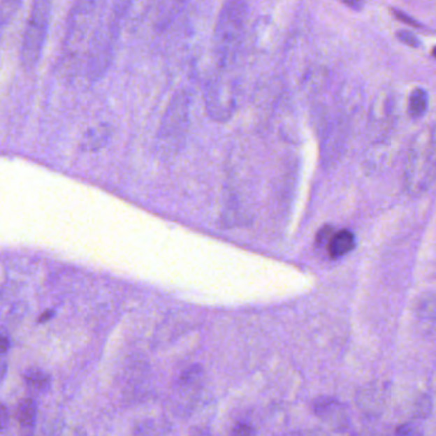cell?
<instances>
[{
	"label": "cell",
	"mask_w": 436,
	"mask_h": 436,
	"mask_svg": "<svg viewBox=\"0 0 436 436\" xmlns=\"http://www.w3.org/2000/svg\"><path fill=\"white\" fill-rule=\"evenodd\" d=\"M403 178L411 195H421L436 181V161L430 143V127L422 129L411 143Z\"/></svg>",
	"instance_id": "1"
},
{
	"label": "cell",
	"mask_w": 436,
	"mask_h": 436,
	"mask_svg": "<svg viewBox=\"0 0 436 436\" xmlns=\"http://www.w3.org/2000/svg\"><path fill=\"white\" fill-rule=\"evenodd\" d=\"M50 10L52 4L46 0L32 3L21 46V61L24 67H34L41 57L49 29Z\"/></svg>",
	"instance_id": "2"
},
{
	"label": "cell",
	"mask_w": 436,
	"mask_h": 436,
	"mask_svg": "<svg viewBox=\"0 0 436 436\" xmlns=\"http://www.w3.org/2000/svg\"><path fill=\"white\" fill-rule=\"evenodd\" d=\"M246 3L228 1L220 12L215 27V52L220 58L221 66L226 59L233 57L241 38L243 22L246 17Z\"/></svg>",
	"instance_id": "3"
},
{
	"label": "cell",
	"mask_w": 436,
	"mask_h": 436,
	"mask_svg": "<svg viewBox=\"0 0 436 436\" xmlns=\"http://www.w3.org/2000/svg\"><path fill=\"white\" fill-rule=\"evenodd\" d=\"M187 94H178L166 110L160 128V143L166 150H173L174 146L183 138L188 123Z\"/></svg>",
	"instance_id": "4"
},
{
	"label": "cell",
	"mask_w": 436,
	"mask_h": 436,
	"mask_svg": "<svg viewBox=\"0 0 436 436\" xmlns=\"http://www.w3.org/2000/svg\"><path fill=\"white\" fill-rule=\"evenodd\" d=\"M397 103L391 91L380 92L375 100L369 114V136L374 140H382L384 136L391 131L395 121Z\"/></svg>",
	"instance_id": "5"
},
{
	"label": "cell",
	"mask_w": 436,
	"mask_h": 436,
	"mask_svg": "<svg viewBox=\"0 0 436 436\" xmlns=\"http://www.w3.org/2000/svg\"><path fill=\"white\" fill-rule=\"evenodd\" d=\"M311 407H312L314 414L324 421L329 422L333 425H340V426L346 423L344 407L338 399L328 397V395H321L312 402Z\"/></svg>",
	"instance_id": "6"
},
{
	"label": "cell",
	"mask_w": 436,
	"mask_h": 436,
	"mask_svg": "<svg viewBox=\"0 0 436 436\" xmlns=\"http://www.w3.org/2000/svg\"><path fill=\"white\" fill-rule=\"evenodd\" d=\"M358 406L361 407L365 412H377L382 409L384 402H385V389L384 386L377 385H370L368 388L362 389L358 393Z\"/></svg>",
	"instance_id": "7"
},
{
	"label": "cell",
	"mask_w": 436,
	"mask_h": 436,
	"mask_svg": "<svg viewBox=\"0 0 436 436\" xmlns=\"http://www.w3.org/2000/svg\"><path fill=\"white\" fill-rule=\"evenodd\" d=\"M354 249V235L352 232L342 229L333 234L328 242V252L331 259H340Z\"/></svg>",
	"instance_id": "8"
},
{
	"label": "cell",
	"mask_w": 436,
	"mask_h": 436,
	"mask_svg": "<svg viewBox=\"0 0 436 436\" xmlns=\"http://www.w3.org/2000/svg\"><path fill=\"white\" fill-rule=\"evenodd\" d=\"M429 106V98L426 91L422 89H414L411 92L409 103H408V112L412 118H421L426 113Z\"/></svg>",
	"instance_id": "9"
},
{
	"label": "cell",
	"mask_w": 436,
	"mask_h": 436,
	"mask_svg": "<svg viewBox=\"0 0 436 436\" xmlns=\"http://www.w3.org/2000/svg\"><path fill=\"white\" fill-rule=\"evenodd\" d=\"M26 384L38 391H49L50 388V376L41 370L31 369L24 372Z\"/></svg>",
	"instance_id": "10"
},
{
	"label": "cell",
	"mask_w": 436,
	"mask_h": 436,
	"mask_svg": "<svg viewBox=\"0 0 436 436\" xmlns=\"http://www.w3.org/2000/svg\"><path fill=\"white\" fill-rule=\"evenodd\" d=\"M17 419L23 426H32L36 420V406L32 399H24L17 411Z\"/></svg>",
	"instance_id": "11"
},
{
	"label": "cell",
	"mask_w": 436,
	"mask_h": 436,
	"mask_svg": "<svg viewBox=\"0 0 436 436\" xmlns=\"http://www.w3.org/2000/svg\"><path fill=\"white\" fill-rule=\"evenodd\" d=\"M417 314L425 320L436 321V294L425 296L417 306Z\"/></svg>",
	"instance_id": "12"
},
{
	"label": "cell",
	"mask_w": 436,
	"mask_h": 436,
	"mask_svg": "<svg viewBox=\"0 0 436 436\" xmlns=\"http://www.w3.org/2000/svg\"><path fill=\"white\" fill-rule=\"evenodd\" d=\"M433 408H434V405L429 394H421L414 402V416L421 420L429 419L433 414Z\"/></svg>",
	"instance_id": "13"
},
{
	"label": "cell",
	"mask_w": 436,
	"mask_h": 436,
	"mask_svg": "<svg viewBox=\"0 0 436 436\" xmlns=\"http://www.w3.org/2000/svg\"><path fill=\"white\" fill-rule=\"evenodd\" d=\"M395 436H423V433L417 425L408 422L395 429Z\"/></svg>",
	"instance_id": "14"
},
{
	"label": "cell",
	"mask_w": 436,
	"mask_h": 436,
	"mask_svg": "<svg viewBox=\"0 0 436 436\" xmlns=\"http://www.w3.org/2000/svg\"><path fill=\"white\" fill-rule=\"evenodd\" d=\"M398 38L402 43H405L407 45L409 46H419L420 45V43H419V38L414 36V34H411V32H407V31H400L398 34Z\"/></svg>",
	"instance_id": "15"
},
{
	"label": "cell",
	"mask_w": 436,
	"mask_h": 436,
	"mask_svg": "<svg viewBox=\"0 0 436 436\" xmlns=\"http://www.w3.org/2000/svg\"><path fill=\"white\" fill-rule=\"evenodd\" d=\"M254 429L249 426V423H237L234 426L233 436H252Z\"/></svg>",
	"instance_id": "16"
},
{
	"label": "cell",
	"mask_w": 436,
	"mask_h": 436,
	"mask_svg": "<svg viewBox=\"0 0 436 436\" xmlns=\"http://www.w3.org/2000/svg\"><path fill=\"white\" fill-rule=\"evenodd\" d=\"M430 143H431V150H433L436 161V124L430 127Z\"/></svg>",
	"instance_id": "17"
},
{
	"label": "cell",
	"mask_w": 436,
	"mask_h": 436,
	"mask_svg": "<svg viewBox=\"0 0 436 436\" xmlns=\"http://www.w3.org/2000/svg\"><path fill=\"white\" fill-rule=\"evenodd\" d=\"M53 315V311H50V310H49V311H46L44 315L40 317V320H38V321H40V323H45L46 320H49V319H50V317Z\"/></svg>",
	"instance_id": "18"
},
{
	"label": "cell",
	"mask_w": 436,
	"mask_h": 436,
	"mask_svg": "<svg viewBox=\"0 0 436 436\" xmlns=\"http://www.w3.org/2000/svg\"><path fill=\"white\" fill-rule=\"evenodd\" d=\"M8 346H9L8 339L6 338V337H3V339H1V352H3V354L7 352Z\"/></svg>",
	"instance_id": "19"
},
{
	"label": "cell",
	"mask_w": 436,
	"mask_h": 436,
	"mask_svg": "<svg viewBox=\"0 0 436 436\" xmlns=\"http://www.w3.org/2000/svg\"><path fill=\"white\" fill-rule=\"evenodd\" d=\"M1 417H3L1 425H3V428H4V425H6V417H7V411H6V407L4 406H3V414H1Z\"/></svg>",
	"instance_id": "20"
},
{
	"label": "cell",
	"mask_w": 436,
	"mask_h": 436,
	"mask_svg": "<svg viewBox=\"0 0 436 436\" xmlns=\"http://www.w3.org/2000/svg\"><path fill=\"white\" fill-rule=\"evenodd\" d=\"M434 55L436 57V49H434Z\"/></svg>",
	"instance_id": "21"
}]
</instances>
